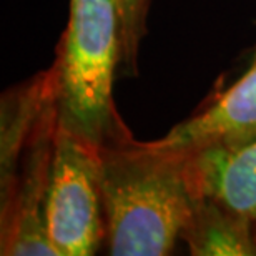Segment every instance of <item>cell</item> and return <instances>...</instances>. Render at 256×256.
Instances as JSON below:
<instances>
[{
  "label": "cell",
  "instance_id": "cell-1",
  "mask_svg": "<svg viewBox=\"0 0 256 256\" xmlns=\"http://www.w3.org/2000/svg\"><path fill=\"white\" fill-rule=\"evenodd\" d=\"M98 162L108 253L170 254L193 202L182 155L132 138L98 148Z\"/></svg>",
  "mask_w": 256,
  "mask_h": 256
},
{
  "label": "cell",
  "instance_id": "cell-2",
  "mask_svg": "<svg viewBox=\"0 0 256 256\" xmlns=\"http://www.w3.org/2000/svg\"><path fill=\"white\" fill-rule=\"evenodd\" d=\"M57 126L48 72L4 95L0 254L57 256L45 216Z\"/></svg>",
  "mask_w": 256,
  "mask_h": 256
},
{
  "label": "cell",
  "instance_id": "cell-3",
  "mask_svg": "<svg viewBox=\"0 0 256 256\" xmlns=\"http://www.w3.org/2000/svg\"><path fill=\"white\" fill-rule=\"evenodd\" d=\"M116 66H122L116 2L70 0L50 85L58 126L95 148L133 138L114 98Z\"/></svg>",
  "mask_w": 256,
  "mask_h": 256
},
{
  "label": "cell",
  "instance_id": "cell-4",
  "mask_svg": "<svg viewBox=\"0 0 256 256\" xmlns=\"http://www.w3.org/2000/svg\"><path fill=\"white\" fill-rule=\"evenodd\" d=\"M45 216L57 256H90L105 243L98 148L60 126L55 136Z\"/></svg>",
  "mask_w": 256,
  "mask_h": 256
},
{
  "label": "cell",
  "instance_id": "cell-5",
  "mask_svg": "<svg viewBox=\"0 0 256 256\" xmlns=\"http://www.w3.org/2000/svg\"><path fill=\"white\" fill-rule=\"evenodd\" d=\"M256 140V50L248 68L228 86L213 92L186 120L152 142L186 153L210 145H246Z\"/></svg>",
  "mask_w": 256,
  "mask_h": 256
},
{
  "label": "cell",
  "instance_id": "cell-6",
  "mask_svg": "<svg viewBox=\"0 0 256 256\" xmlns=\"http://www.w3.org/2000/svg\"><path fill=\"white\" fill-rule=\"evenodd\" d=\"M193 196L210 198L244 220L256 240V140L178 153Z\"/></svg>",
  "mask_w": 256,
  "mask_h": 256
},
{
  "label": "cell",
  "instance_id": "cell-7",
  "mask_svg": "<svg viewBox=\"0 0 256 256\" xmlns=\"http://www.w3.org/2000/svg\"><path fill=\"white\" fill-rule=\"evenodd\" d=\"M180 240L194 256H256L252 226L204 196H193Z\"/></svg>",
  "mask_w": 256,
  "mask_h": 256
},
{
  "label": "cell",
  "instance_id": "cell-8",
  "mask_svg": "<svg viewBox=\"0 0 256 256\" xmlns=\"http://www.w3.org/2000/svg\"><path fill=\"white\" fill-rule=\"evenodd\" d=\"M120 18L122 70L136 74V57L146 28V14L152 0H115Z\"/></svg>",
  "mask_w": 256,
  "mask_h": 256
}]
</instances>
